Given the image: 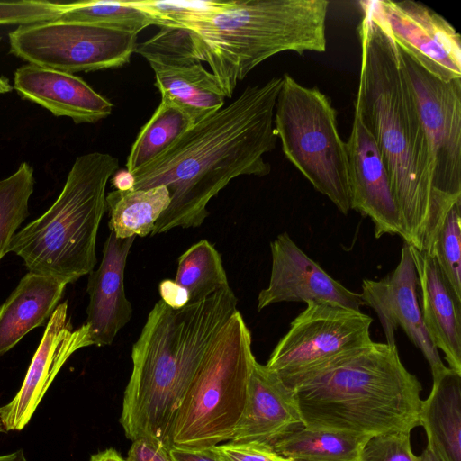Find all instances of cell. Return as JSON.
<instances>
[{
    "mask_svg": "<svg viewBox=\"0 0 461 461\" xmlns=\"http://www.w3.org/2000/svg\"><path fill=\"white\" fill-rule=\"evenodd\" d=\"M361 70L355 105L379 148L396 202L404 242L429 254L457 199L438 194L426 133L400 50L375 9L359 2Z\"/></svg>",
    "mask_w": 461,
    "mask_h": 461,
    "instance_id": "1",
    "label": "cell"
},
{
    "mask_svg": "<svg viewBox=\"0 0 461 461\" xmlns=\"http://www.w3.org/2000/svg\"><path fill=\"white\" fill-rule=\"evenodd\" d=\"M282 77L248 86L228 105L194 124L170 148L132 173V190L165 185L171 202L151 236L174 228H195L209 215L210 200L233 178L264 176L271 167L264 158L273 150L274 127Z\"/></svg>",
    "mask_w": 461,
    "mask_h": 461,
    "instance_id": "2",
    "label": "cell"
},
{
    "mask_svg": "<svg viewBox=\"0 0 461 461\" xmlns=\"http://www.w3.org/2000/svg\"><path fill=\"white\" fill-rule=\"evenodd\" d=\"M279 377L307 429L373 436L420 425L421 384L396 345L372 341Z\"/></svg>",
    "mask_w": 461,
    "mask_h": 461,
    "instance_id": "3",
    "label": "cell"
},
{
    "mask_svg": "<svg viewBox=\"0 0 461 461\" xmlns=\"http://www.w3.org/2000/svg\"><path fill=\"white\" fill-rule=\"evenodd\" d=\"M232 289L173 310L161 299L131 349L120 423L125 436L170 446L173 423L208 347L237 310Z\"/></svg>",
    "mask_w": 461,
    "mask_h": 461,
    "instance_id": "4",
    "label": "cell"
},
{
    "mask_svg": "<svg viewBox=\"0 0 461 461\" xmlns=\"http://www.w3.org/2000/svg\"><path fill=\"white\" fill-rule=\"evenodd\" d=\"M327 0H232L187 29L226 97L264 60L284 51L303 55L327 47Z\"/></svg>",
    "mask_w": 461,
    "mask_h": 461,
    "instance_id": "5",
    "label": "cell"
},
{
    "mask_svg": "<svg viewBox=\"0 0 461 461\" xmlns=\"http://www.w3.org/2000/svg\"><path fill=\"white\" fill-rule=\"evenodd\" d=\"M118 168V158L108 153L77 157L56 201L15 233L9 252L19 256L30 272L67 285L90 274L97 262L106 184Z\"/></svg>",
    "mask_w": 461,
    "mask_h": 461,
    "instance_id": "6",
    "label": "cell"
},
{
    "mask_svg": "<svg viewBox=\"0 0 461 461\" xmlns=\"http://www.w3.org/2000/svg\"><path fill=\"white\" fill-rule=\"evenodd\" d=\"M237 309L205 351L176 415L170 446L209 449L230 440L245 409L256 358Z\"/></svg>",
    "mask_w": 461,
    "mask_h": 461,
    "instance_id": "7",
    "label": "cell"
},
{
    "mask_svg": "<svg viewBox=\"0 0 461 461\" xmlns=\"http://www.w3.org/2000/svg\"><path fill=\"white\" fill-rule=\"evenodd\" d=\"M282 77L274 115L282 150L314 189L347 215L350 210L348 162L337 112L319 88L304 86L288 74Z\"/></svg>",
    "mask_w": 461,
    "mask_h": 461,
    "instance_id": "8",
    "label": "cell"
},
{
    "mask_svg": "<svg viewBox=\"0 0 461 461\" xmlns=\"http://www.w3.org/2000/svg\"><path fill=\"white\" fill-rule=\"evenodd\" d=\"M8 37L10 53L70 74L122 67L137 46L136 34L59 19L19 25Z\"/></svg>",
    "mask_w": 461,
    "mask_h": 461,
    "instance_id": "9",
    "label": "cell"
},
{
    "mask_svg": "<svg viewBox=\"0 0 461 461\" xmlns=\"http://www.w3.org/2000/svg\"><path fill=\"white\" fill-rule=\"evenodd\" d=\"M400 52L428 140L433 188L461 198V78L443 81Z\"/></svg>",
    "mask_w": 461,
    "mask_h": 461,
    "instance_id": "10",
    "label": "cell"
},
{
    "mask_svg": "<svg viewBox=\"0 0 461 461\" xmlns=\"http://www.w3.org/2000/svg\"><path fill=\"white\" fill-rule=\"evenodd\" d=\"M290 324L265 365L279 376L372 342L373 318L361 311L310 302Z\"/></svg>",
    "mask_w": 461,
    "mask_h": 461,
    "instance_id": "11",
    "label": "cell"
},
{
    "mask_svg": "<svg viewBox=\"0 0 461 461\" xmlns=\"http://www.w3.org/2000/svg\"><path fill=\"white\" fill-rule=\"evenodd\" d=\"M401 50L434 77L461 78V40L440 14L416 1H374Z\"/></svg>",
    "mask_w": 461,
    "mask_h": 461,
    "instance_id": "12",
    "label": "cell"
},
{
    "mask_svg": "<svg viewBox=\"0 0 461 461\" xmlns=\"http://www.w3.org/2000/svg\"><path fill=\"white\" fill-rule=\"evenodd\" d=\"M418 276L410 248L404 242L397 267L380 280L363 279L359 294L364 305L372 308L382 325L386 343L396 345L394 332L401 328L428 361L432 377L447 367L426 331L418 303Z\"/></svg>",
    "mask_w": 461,
    "mask_h": 461,
    "instance_id": "13",
    "label": "cell"
},
{
    "mask_svg": "<svg viewBox=\"0 0 461 461\" xmlns=\"http://www.w3.org/2000/svg\"><path fill=\"white\" fill-rule=\"evenodd\" d=\"M91 345L87 324L74 330L68 317V302L59 304L48 321L20 390L0 407L5 431L22 430L67 360Z\"/></svg>",
    "mask_w": 461,
    "mask_h": 461,
    "instance_id": "14",
    "label": "cell"
},
{
    "mask_svg": "<svg viewBox=\"0 0 461 461\" xmlns=\"http://www.w3.org/2000/svg\"><path fill=\"white\" fill-rule=\"evenodd\" d=\"M270 250V279L258 294V312L281 302L330 303L357 311L364 306L359 294L331 277L286 232L271 241Z\"/></svg>",
    "mask_w": 461,
    "mask_h": 461,
    "instance_id": "15",
    "label": "cell"
},
{
    "mask_svg": "<svg viewBox=\"0 0 461 461\" xmlns=\"http://www.w3.org/2000/svg\"><path fill=\"white\" fill-rule=\"evenodd\" d=\"M354 115L346 141L350 209L372 221L375 238L385 234L402 237L400 212L379 148L357 105Z\"/></svg>",
    "mask_w": 461,
    "mask_h": 461,
    "instance_id": "16",
    "label": "cell"
},
{
    "mask_svg": "<svg viewBox=\"0 0 461 461\" xmlns=\"http://www.w3.org/2000/svg\"><path fill=\"white\" fill-rule=\"evenodd\" d=\"M134 240L119 239L111 231L98 268L89 274L86 323L93 345H111L132 316L133 309L124 291V269Z\"/></svg>",
    "mask_w": 461,
    "mask_h": 461,
    "instance_id": "17",
    "label": "cell"
},
{
    "mask_svg": "<svg viewBox=\"0 0 461 461\" xmlns=\"http://www.w3.org/2000/svg\"><path fill=\"white\" fill-rule=\"evenodd\" d=\"M13 88L23 99L75 123H95L108 117L113 107L81 77L30 63L16 69Z\"/></svg>",
    "mask_w": 461,
    "mask_h": 461,
    "instance_id": "18",
    "label": "cell"
},
{
    "mask_svg": "<svg viewBox=\"0 0 461 461\" xmlns=\"http://www.w3.org/2000/svg\"><path fill=\"white\" fill-rule=\"evenodd\" d=\"M300 424L302 420L292 391L275 372L256 360L245 409L230 441L271 446Z\"/></svg>",
    "mask_w": 461,
    "mask_h": 461,
    "instance_id": "19",
    "label": "cell"
},
{
    "mask_svg": "<svg viewBox=\"0 0 461 461\" xmlns=\"http://www.w3.org/2000/svg\"><path fill=\"white\" fill-rule=\"evenodd\" d=\"M409 245V244H408ZM420 291V312L429 339L448 367L461 374V297L434 258L410 246Z\"/></svg>",
    "mask_w": 461,
    "mask_h": 461,
    "instance_id": "20",
    "label": "cell"
},
{
    "mask_svg": "<svg viewBox=\"0 0 461 461\" xmlns=\"http://www.w3.org/2000/svg\"><path fill=\"white\" fill-rule=\"evenodd\" d=\"M67 284L28 272L0 306V357L50 319Z\"/></svg>",
    "mask_w": 461,
    "mask_h": 461,
    "instance_id": "21",
    "label": "cell"
},
{
    "mask_svg": "<svg viewBox=\"0 0 461 461\" xmlns=\"http://www.w3.org/2000/svg\"><path fill=\"white\" fill-rule=\"evenodd\" d=\"M419 422L439 461H461L460 373L448 367L433 378L430 393L420 403Z\"/></svg>",
    "mask_w": 461,
    "mask_h": 461,
    "instance_id": "22",
    "label": "cell"
},
{
    "mask_svg": "<svg viewBox=\"0 0 461 461\" xmlns=\"http://www.w3.org/2000/svg\"><path fill=\"white\" fill-rule=\"evenodd\" d=\"M161 100L182 110L196 124L225 104L217 77L202 62L152 66Z\"/></svg>",
    "mask_w": 461,
    "mask_h": 461,
    "instance_id": "23",
    "label": "cell"
},
{
    "mask_svg": "<svg viewBox=\"0 0 461 461\" xmlns=\"http://www.w3.org/2000/svg\"><path fill=\"white\" fill-rule=\"evenodd\" d=\"M371 436L343 431L310 429L297 425L270 446L293 461H358L360 451Z\"/></svg>",
    "mask_w": 461,
    "mask_h": 461,
    "instance_id": "24",
    "label": "cell"
},
{
    "mask_svg": "<svg viewBox=\"0 0 461 461\" xmlns=\"http://www.w3.org/2000/svg\"><path fill=\"white\" fill-rule=\"evenodd\" d=\"M109 228L119 239L150 235L171 198L165 185L130 191L114 190L105 196Z\"/></svg>",
    "mask_w": 461,
    "mask_h": 461,
    "instance_id": "25",
    "label": "cell"
},
{
    "mask_svg": "<svg viewBox=\"0 0 461 461\" xmlns=\"http://www.w3.org/2000/svg\"><path fill=\"white\" fill-rule=\"evenodd\" d=\"M194 125L182 110L161 100L133 142L126 169L131 174L141 169L164 153Z\"/></svg>",
    "mask_w": 461,
    "mask_h": 461,
    "instance_id": "26",
    "label": "cell"
},
{
    "mask_svg": "<svg viewBox=\"0 0 461 461\" xmlns=\"http://www.w3.org/2000/svg\"><path fill=\"white\" fill-rule=\"evenodd\" d=\"M175 282L187 291L188 303L230 289L221 257L206 240L194 243L178 258Z\"/></svg>",
    "mask_w": 461,
    "mask_h": 461,
    "instance_id": "27",
    "label": "cell"
},
{
    "mask_svg": "<svg viewBox=\"0 0 461 461\" xmlns=\"http://www.w3.org/2000/svg\"><path fill=\"white\" fill-rule=\"evenodd\" d=\"M138 34L155 21L132 1H78L59 18Z\"/></svg>",
    "mask_w": 461,
    "mask_h": 461,
    "instance_id": "28",
    "label": "cell"
},
{
    "mask_svg": "<svg viewBox=\"0 0 461 461\" xmlns=\"http://www.w3.org/2000/svg\"><path fill=\"white\" fill-rule=\"evenodd\" d=\"M33 167L23 162L10 176L0 180V261L9 252L17 229L29 216L34 188Z\"/></svg>",
    "mask_w": 461,
    "mask_h": 461,
    "instance_id": "29",
    "label": "cell"
},
{
    "mask_svg": "<svg viewBox=\"0 0 461 461\" xmlns=\"http://www.w3.org/2000/svg\"><path fill=\"white\" fill-rule=\"evenodd\" d=\"M446 278L461 297V199L447 212L430 252Z\"/></svg>",
    "mask_w": 461,
    "mask_h": 461,
    "instance_id": "30",
    "label": "cell"
},
{
    "mask_svg": "<svg viewBox=\"0 0 461 461\" xmlns=\"http://www.w3.org/2000/svg\"><path fill=\"white\" fill-rule=\"evenodd\" d=\"M152 66L201 62L187 29L161 27L151 38L136 46L135 51Z\"/></svg>",
    "mask_w": 461,
    "mask_h": 461,
    "instance_id": "31",
    "label": "cell"
},
{
    "mask_svg": "<svg viewBox=\"0 0 461 461\" xmlns=\"http://www.w3.org/2000/svg\"><path fill=\"white\" fill-rule=\"evenodd\" d=\"M132 3L150 15L156 25L173 28H186L227 5V2L207 0H144Z\"/></svg>",
    "mask_w": 461,
    "mask_h": 461,
    "instance_id": "32",
    "label": "cell"
},
{
    "mask_svg": "<svg viewBox=\"0 0 461 461\" xmlns=\"http://www.w3.org/2000/svg\"><path fill=\"white\" fill-rule=\"evenodd\" d=\"M70 5L47 0L0 1V24L26 25L56 20Z\"/></svg>",
    "mask_w": 461,
    "mask_h": 461,
    "instance_id": "33",
    "label": "cell"
},
{
    "mask_svg": "<svg viewBox=\"0 0 461 461\" xmlns=\"http://www.w3.org/2000/svg\"><path fill=\"white\" fill-rule=\"evenodd\" d=\"M358 461H419L411 445V431L371 436L364 444Z\"/></svg>",
    "mask_w": 461,
    "mask_h": 461,
    "instance_id": "34",
    "label": "cell"
},
{
    "mask_svg": "<svg viewBox=\"0 0 461 461\" xmlns=\"http://www.w3.org/2000/svg\"><path fill=\"white\" fill-rule=\"evenodd\" d=\"M207 450L219 461H293L281 456L267 445L228 441Z\"/></svg>",
    "mask_w": 461,
    "mask_h": 461,
    "instance_id": "35",
    "label": "cell"
},
{
    "mask_svg": "<svg viewBox=\"0 0 461 461\" xmlns=\"http://www.w3.org/2000/svg\"><path fill=\"white\" fill-rule=\"evenodd\" d=\"M169 447L149 438H140L132 441L127 461H172Z\"/></svg>",
    "mask_w": 461,
    "mask_h": 461,
    "instance_id": "36",
    "label": "cell"
},
{
    "mask_svg": "<svg viewBox=\"0 0 461 461\" xmlns=\"http://www.w3.org/2000/svg\"><path fill=\"white\" fill-rule=\"evenodd\" d=\"M158 291L161 300L171 309L179 310L188 304L187 291L175 280L165 279L159 283Z\"/></svg>",
    "mask_w": 461,
    "mask_h": 461,
    "instance_id": "37",
    "label": "cell"
},
{
    "mask_svg": "<svg viewBox=\"0 0 461 461\" xmlns=\"http://www.w3.org/2000/svg\"><path fill=\"white\" fill-rule=\"evenodd\" d=\"M172 461H219L207 449H187L170 447Z\"/></svg>",
    "mask_w": 461,
    "mask_h": 461,
    "instance_id": "38",
    "label": "cell"
},
{
    "mask_svg": "<svg viewBox=\"0 0 461 461\" xmlns=\"http://www.w3.org/2000/svg\"><path fill=\"white\" fill-rule=\"evenodd\" d=\"M111 178L113 186L118 191H130L133 189L134 177L127 169L116 171Z\"/></svg>",
    "mask_w": 461,
    "mask_h": 461,
    "instance_id": "39",
    "label": "cell"
},
{
    "mask_svg": "<svg viewBox=\"0 0 461 461\" xmlns=\"http://www.w3.org/2000/svg\"><path fill=\"white\" fill-rule=\"evenodd\" d=\"M90 461H127L116 450L108 448L91 456Z\"/></svg>",
    "mask_w": 461,
    "mask_h": 461,
    "instance_id": "40",
    "label": "cell"
},
{
    "mask_svg": "<svg viewBox=\"0 0 461 461\" xmlns=\"http://www.w3.org/2000/svg\"><path fill=\"white\" fill-rule=\"evenodd\" d=\"M0 461H27L23 449H19L11 454L0 456Z\"/></svg>",
    "mask_w": 461,
    "mask_h": 461,
    "instance_id": "41",
    "label": "cell"
},
{
    "mask_svg": "<svg viewBox=\"0 0 461 461\" xmlns=\"http://www.w3.org/2000/svg\"><path fill=\"white\" fill-rule=\"evenodd\" d=\"M419 457V461H439L434 452L427 446Z\"/></svg>",
    "mask_w": 461,
    "mask_h": 461,
    "instance_id": "42",
    "label": "cell"
},
{
    "mask_svg": "<svg viewBox=\"0 0 461 461\" xmlns=\"http://www.w3.org/2000/svg\"><path fill=\"white\" fill-rule=\"evenodd\" d=\"M1 41V37H0ZM13 90V86L10 84L9 79L5 77H0V94L9 93Z\"/></svg>",
    "mask_w": 461,
    "mask_h": 461,
    "instance_id": "43",
    "label": "cell"
},
{
    "mask_svg": "<svg viewBox=\"0 0 461 461\" xmlns=\"http://www.w3.org/2000/svg\"><path fill=\"white\" fill-rule=\"evenodd\" d=\"M5 431L4 426L2 424L1 419H0V432Z\"/></svg>",
    "mask_w": 461,
    "mask_h": 461,
    "instance_id": "44",
    "label": "cell"
}]
</instances>
